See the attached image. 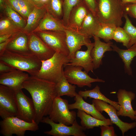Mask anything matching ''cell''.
Masks as SVG:
<instances>
[{
	"label": "cell",
	"mask_w": 136,
	"mask_h": 136,
	"mask_svg": "<svg viewBox=\"0 0 136 136\" xmlns=\"http://www.w3.org/2000/svg\"><path fill=\"white\" fill-rule=\"evenodd\" d=\"M47 12L45 7L41 8L35 7L29 15L22 31L28 36L32 33L38 26Z\"/></svg>",
	"instance_id": "cell-21"
},
{
	"label": "cell",
	"mask_w": 136,
	"mask_h": 136,
	"mask_svg": "<svg viewBox=\"0 0 136 136\" xmlns=\"http://www.w3.org/2000/svg\"><path fill=\"white\" fill-rule=\"evenodd\" d=\"M78 94L85 99L89 97L90 98L101 100L113 106L117 111L120 109V106L118 102L112 101L107 98L100 92V88L98 85H96L91 90L80 91Z\"/></svg>",
	"instance_id": "cell-28"
},
{
	"label": "cell",
	"mask_w": 136,
	"mask_h": 136,
	"mask_svg": "<svg viewBox=\"0 0 136 136\" xmlns=\"http://www.w3.org/2000/svg\"><path fill=\"white\" fill-rule=\"evenodd\" d=\"M33 3L35 7L41 8L45 6H44L42 3L41 0H30Z\"/></svg>",
	"instance_id": "cell-42"
},
{
	"label": "cell",
	"mask_w": 136,
	"mask_h": 136,
	"mask_svg": "<svg viewBox=\"0 0 136 136\" xmlns=\"http://www.w3.org/2000/svg\"><path fill=\"white\" fill-rule=\"evenodd\" d=\"M64 31L66 35L67 46L69 51V54L67 56L69 62L74 57L76 51L80 49L83 46L87 47L91 42L90 38L78 31L66 27Z\"/></svg>",
	"instance_id": "cell-13"
},
{
	"label": "cell",
	"mask_w": 136,
	"mask_h": 136,
	"mask_svg": "<svg viewBox=\"0 0 136 136\" xmlns=\"http://www.w3.org/2000/svg\"><path fill=\"white\" fill-rule=\"evenodd\" d=\"M82 2V0H64L62 21L65 27L68 26L69 17L71 11L74 7Z\"/></svg>",
	"instance_id": "cell-34"
},
{
	"label": "cell",
	"mask_w": 136,
	"mask_h": 136,
	"mask_svg": "<svg viewBox=\"0 0 136 136\" xmlns=\"http://www.w3.org/2000/svg\"><path fill=\"white\" fill-rule=\"evenodd\" d=\"M0 133L4 136H24L27 131H35L39 129L35 121L28 122L16 116L7 117L0 122Z\"/></svg>",
	"instance_id": "cell-5"
},
{
	"label": "cell",
	"mask_w": 136,
	"mask_h": 136,
	"mask_svg": "<svg viewBox=\"0 0 136 136\" xmlns=\"http://www.w3.org/2000/svg\"><path fill=\"white\" fill-rule=\"evenodd\" d=\"M124 17L125 19V22L123 28L128 33L130 38L128 48L133 45H136V27L132 24L128 15L125 13Z\"/></svg>",
	"instance_id": "cell-36"
},
{
	"label": "cell",
	"mask_w": 136,
	"mask_h": 136,
	"mask_svg": "<svg viewBox=\"0 0 136 136\" xmlns=\"http://www.w3.org/2000/svg\"><path fill=\"white\" fill-rule=\"evenodd\" d=\"M68 101L60 97L54 98L49 113V117L55 122L67 125H72L76 119L75 112L69 109Z\"/></svg>",
	"instance_id": "cell-6"
},
{
	"label": "cell",
	"mask_w": 136,
	"mask_h": 136,
	"mask_svg": "<svg viewBox=\"0 0 136 136\" xmlns=\"http://www.w3.org/2000/svg\"><path fill=\"white\" fill-rule=\"evenodd\" d=\"M116 27L113 24L100 23V26L94 36L108 42L112 39L113 33Z\"/></svg>",
	"instance_id": "cell-30"
},
{
	"label": "cell",
	"mask_w": 136,
	"mask_h": 136,
	"mask_svg": "<svg viewBox=\"0 0 136 136\" xmlns=\"http://www.w3.org/2000/svg\"><path fill=\"white\" fill-rule=\"evenodd\" d=\"M92 102V104L98 111L101 113L104 111L108 114L113 123L115 124L121 131L123 136L124 135L125 132L136 127L135 121L128 123L121 120L117 114V110L112 105L98 99H94Z\"/></svg>",
	"instance_id": "cell-12"
},
{
	"label": "cell",
	"mask_w": 136,
	"mask_h": 136,
	"mask_svg": "<svg viewBox=\"0 0 136 136\" xmlns=\"http://www.w3.org/2000/svg\"><path fill=\"white\" fill-rule=\"evenodd\" d=\"M66 27L61 20L54 17L47 11L40 24L33 32L44 30L64 31Z\"/></svg>",
	"instance_id": "cell-23"
},
{
	"label": "cell",
	"mask_w": 136,
	"mask_h": 136,
	"mask_svg": "<svg viewBox=\"0 0 136 136\" xmlns=\"http://www.w3.org/2000/svg\"><path fill=\"white\" fill-rule=\"evenodd\" d=\"M69 83L64 74L60 81L56 83V97L66 95L73 97L76 96L78 93L76 91V86Z\"/></svg>",
	"instance_id": "cell-29"
},
{
	"label": "cell",
	"mask_w": 136,
	"mask_h": 136,
	"mask_svg": "<svg viewBox=\"0 0 136 136\" xmlns=\"http://www.w3.org/2000/svg\"><path fill=\"white\" fill-rule=\"evenodd\" d=\"M82 0L89 10L93 15L96 16V12L97 7L96 0Z\"/></svg>",
	"instance_id": "cell-39"
},
{
	"label": "cell",
	"mask_w": 136,
	"mask_h": 136,
	"mask_svg": "<svg viewBox=\"0 0 136 136\" xmlns=\"http://www.w3.org/2000/svg\"><path fill=\"white\" fill-rule=\"evenodd\" d=\"M89 11L83 2L75 6L69 14L67 27L78 31Z\"/></svg>",
	"instance_id": "cell-20"
},
{
	"label": "cell",
	"mask_w": 136,
	"mask_h": 136,
	"mask_svg": "<svg viewBox=\"0 0 136 136\" xmlns=\"http://www.w3.org/2000/svg\"><path fill=\"white\" fill-rule=\"evenodd\" d=\"M74 100L75 102L74 103L69 104L68 108L70 110L77 109L84 111L99 119L103 120L107 119L96 109L93 105L85 102L78 94L75 97Z\"/></svg>",
	"instance_id": "cell-22"
},
{
	"label": "cell",
	"mask_w": 136,
	"mask_h": 136,
	"mask_svg": "<svg viewBox=\"0 0 136 136\" xmlns=\"http://www.w3.org/2000/svg\"><path fill=\"white\" fill-rule=\"evenodd\" d=\"M113 50L117 52L124 64L125 72L129 75H131L132 71L130 67L132 60L136 56V45H132L127 49L120 48L116 45H111Z\"/></svg>",
	"instance_id": "cell-25"
},
{
	"label": "cell",
	"mask_w": 136,
	"mask_h": 136,
	"mask_svg": "<svg viewBox=\"0 0 136 136\" xmlns=\"http://www.w3.org/2000/svg\"><path fill=\"white\" fill-rule=\"evenodd\" d=\"M0 61L15 69L27 72L32 76H36L42 64L41 61L33 55H24L6 50L0 55Z\"/></svg>",
	"instance_id": "cell-3"
},
{
	"label": "cell",
	"mask_w": 136,
	"mask_h": 136,
	"mask_svg": "<svg viewBox=\"0 0 136 136\" xmlns=\"http://www.w3.org/2000/svg\"><path fill=\"white\" fill-rule=\"evenodd\" d=\"M124 4H136V0H121Z\"/></svg>",
	"instance_id": "cell-44"
},
{
	"label": "cell",
	"mask_w": 136,
	"mask_h": 136,
	"mask_svg": "<svg viewBox=\"0 0 136 136\" xmlns=\"http://www.w3.org/2000/svg\"><path fill=\"white\" fill-rule=\"evenodd\" d=\"M43 5L44 6H46L48 3L49 0H41Z\"/></svg>",
	"instance_id": "cell-45"
},
{
	"label": "cell",
	"mask_w": 136,
	"mask_h": 136,
	"mask_svg": "<svg viewBox=\"0 0 136 136\" xmlns=\"http://www.w3.org/2000/svg\"><path fill=\"white\" fill-rule=\"evenodd\" d=\"M10 5L27 21L35 6L30 0H7Z\"/></svg>",
	"instance_id": "cell-27"
},
{
	"label": "cell",
	"mask_w": 136,
	"mask_h": 136,
	"mask_svg": "<svg viewBox=\"0 0 136 136\" xmlns=\"http://www.w3.org/2000/svg\"><path fill=\"white\" fill-rule=\"evenodd\" d=\"M125 13L136 19V4H125Z\"/></svg>",
	"instance_id": "cell-38"
},
{
	"label": "cell",
	"mask_w": 136,
	"mask_h": 136,
	"mask_svg": "<svg viewBox=\"0 0 136 136\" xmlns=\"http://www.w3.org/2000/svg\"><path fill=\"white\" fill-rule=\"evenodd\" d=\"M28 41V36L22 31L18 33L9 43L6 50L24 55H33L29 50Z\"/></svg>",
	"instance_id": "cell-18"
},
{
	"label": "cell",
	"mask_w": 136,
	"mask_h": 136,
	"mask_svg": "<svg viewBox=\"0 0 136 136\" xmlns=\"http://www.w3.org/2000/svg\"><path fill=\"white\" fill-rule=\"evenodd\" d=\"M19 32L14 35L6 41L0 43V55H1L3 54L6 50V47L9 43Z\"/></svg>",
	"instance_id": "cell-41"
},
{
	"label": "cell",
	"mask_w": 136,
	"mask_h": 136,
	"mask_svg": "<svg viewBox=\"0 0 136 136\" xmlns=\"http://www.w3.org/2000/svg\"><path fill=\"white\" fill-rule=\"evenodd\" d=\"M22 31L7 17L1 18L0 20V36L14 35Z\"/></svg>",
	"instance_id": "cell-32"
},
{
	"label": "cell",
	"mask_w": 136,
	"mask_h": 136,
	"mask_svg": "<svg viewBox=\"0 0 136 136\" xmlns=\"http://www.w3.org/2000/svg\"><path fill=\"white\" fill-rule=\"evenodd\" d=\"M64 0H49L46 6L48 12L54 17L62 20L63 16Z\"/></svg>",
	"instance_id": "cell-33"
},
{
	"label": "cell",
	"mask_w": 136,
	"mask_h": 136,
	"mask_svg": "<svg viewBox=\"0 0 136 136\" xmlns=\"http://www.w3.org/2000/svg\"><path fill=\"white\" fill-rule=\"evenodd\" d=\"M41 122L48 124L51 127V130L44 132L47 135L53 136H86L84 132L86 129L78 123L76 119L70 126L55 122L48 116L44 117Z\"/></svg>",
	"instance_id": "cell-9"
},
{
	"label": "cell",
	"mask_w": 136,
	"mask_h": 136,
	"mask_svg": "<svg viewBox=\"0 0 136 136\" xmlns=\"http://www.w3.org/2000/svg\"><path fill=\"white\" fill-rule=\"evenodd\" d=\"M64 67L63 74L68 82L79 87L85 86L90 87L92 83L105 82L98 78L91 77L85 71H82L83 68L81 66L66 65Z\"/></svg>",
	"instance_id": "cell-8"
},
{
	"label": "cell",
	"mask_w": 136,
	"mask_h": 136,
	"mask_svg": "<svg viewBox=\"0 0 136 136\" xmlns=\"http://www.w3.org/2000/svg\"><path fill=\"white\" fill-rule=\"evenodd\" d=\"M13 35H14L9 34L0 36V43L6 41Z\"/></svg>",
	"instance_id": "cell-43"
},
{
	"label": "cell",
	"mask_w": 136,
	"mask_h": 136,
	"mask_svg": "<svg viewBox=\"0 0 136 136\" xmlns=\"http://www.w3.org/2000/svg\"><path fill=\"white\" fill-rule=\"evenodd\" d=\"M4 7V11L7 17L17 26L22 30L25 26L26 21L9 4H6Z\"/></svg>",
	"instance_id": "cell-31"
},
{
	"label": "cell",
	"mask_w": 136,
	"mask_h": 136,
	"mask_svg": "<svg viewBox=\"0 0 136 136\" xmlns=\"http://www.w3.org/2000/svg\"><path fill=\"white\" fill-rule=\"evenodd\" d=\"M15 69L9 65L0 61V74L7 73Z\"/></svg>",
	"instance_id": "cell-40"
},
{
	"label": "cell",
	"mask_w": 136,
	"mask_h": 136,
	"mask_svg": "<svg viewBox=\"0 0 136 136\" xmlns=\"http://www.w3.org/2000/svg\"><path fill=\"white\" fill-rule=\"evenodd\" d=\"M96 16L100 23L121 26L125 14V5L121 0H96Z\"/></svg>",
	"instance_id": "cell-2"
},
{
	"label": "cell",
	"mask_w": 136,
	"mask_h": 136,
	"mask_svg": "<svg viewBox=\"0 0 136 136\" xmlns=\"http://www.w3.org/2000/svg\"><path fill=\"white\" fill-rule=\"evenodd\" d=\"M101 129V136H115L113 127L109 125H103L99 126Z\"/></svg>",
	"instance_id": "cell-37"
},
{
	"label": "cell",
	"mask_w": 136,
	"mask_h": 136,
	"mask_svg": "<svg viewBox=\"0 0 136 136\" xmlns=\"http://www.w3.org/2000/svg\"><path fill=\"white\" fill-rule=\"evenodd\" d=\"M4 0H0V5L1 9L4 7Z\"/></svg>",
	"instance_id": "cell-46"
},
{
	"label": "cell",
	"mask_w": 136,
	"mask_h": 136,
	"mask_svg": "<svg viewBox=\"0 0 136 136\" xmlns=\"http://www.w3.org/2000/svg\"><path fill=\"white\" fill-rule=\"evenodd\" d=\"M134 120L136 122V109L135 110V119Z\"/></svg>",
	"instance_id": "cell-47"
},
{
	"label": "cell",
	"mask_w": 136,
	"mask_h": 136,
	"mask_svg": "<svg viewBox=\"0 0 136 136\" xmlns=\"http://www.w3.org/2000/svg\"><path fill=\"white\" fill-rule=\"evenodd\" d=\"M77 114L81 120V125L85 129H92L94 127L103 125H111L113 124L110 119L99 120L80 110H78Z\"/></svg>",
	"instance_id": "cell-26"
},
{
	"label": "cell",
	"mask_w": 136,
	"mask_h": 136,
	"mask_svg": "<svg viewBox=\"0 0 136 136\" xmlns=\"http://www.w3.org/2000/svg\"><path fill=\"white\" fill-rule=\"evenodd\" d=\"M94 45L91 50L90 55L92 58L94 69L98 68L102 64V59L105 53L113 50L111 45L113 44L111 41L105 43L101 41L100 38L94 36Z\"/></svg>",
	"instance_id": "cell-19"
},
{
	"label": "cell",
	"mask_w": 136,
	"mask_h": 136,
	"mask_svg": "<svg viewBox=\"0 0 136 136\" xmlns=\"http://www.w3.org/2000/svg\"><path fill=\"white\" fill-rule=\"evenodd\" d=\"M24 72L16 69L7 73L0 74V84L15 91L22 89L23 83L29 76Z\"/></svg>",
	"instance_id": "cell-16"
},
{
	"label": "cell",
	"mask_w": 136,
	"mask_h": 136,
	"mask_svg": "<svg viewBox=\"0 0 136 136\" xmlns=\"http://www.w3.org/2000/svg\"><path fill=\"white\" fill-rule=\"evenodd\" d=\"M94 43H91L86 47L85 51L78 50L75 52L73 58L64 65H66L82 67L84 71L88 73L90 71L93 72L94 69L93 60L90 55L91 49L93 47Z\"/></svg>",
	"instance_id": "cell-17"
},
{
	"label": "cell",
	"mask_w": 136,
	"mask_h": 136,
	"mask_svg": "<svg viewBox=\"0 0 136 136\" xmlns=\"http://www.w3.org/2000/svg\"><path fill=\"white\" fill-rule=\"evenodd\" d=\"M15 96L17 110L16 116L28 122L35 121L36 111L32 99L27 96L22 89L15 91Z\"/></svg>",
	"instance_id": "cell-11"
},
{
	"label": "cell",
	"mask_w": 136,
	"mask_h": 136,
	"mask_svg": "<svg viewBox=\"0 0 136 136\" xmlns=\"http://www.w3.org/2000/svg\"><path fill=\"white\" fill-rule=\"evenodd\" d=\"M100 24V22L97 17L89 11L78 31L91 38L94 36Z\"/></svg>",
	"instance_id": "cell-24"
},
{
	"label": "cell",
	"mask_w": 136,
	"mask_h": 136,
	"mask_svg": "<svg viewBox=\"0 0 136 136\" xmlns=\"http://www.w3.org/2000/svg\"><path fill=\"white\" fill-rule=\"evenodd\" d=\"M112 39L117 42L122 43L124 46L128 48L130 37L126 31L120 26L116 27L113 33Z\"/></svg>",
	"instance_id": "cell-35"
},
{
	"label": "cell",
	"mask_w": 136,
	"mask_h": 136,
	"mask_svg": "<svg viewBox=\"0 0 136 136\" xmlns=\"http://www.w3.org/2000/svg\"><path fill=\"white\" fill-rule=\"evenodd\" d=\"M118 103L120 106L119 111H117L118 116L129 117L132 120L135 119V110L133 109L131 102L135 97V94L131 91L120 89L117 93Z\"/></svg>",
	"instance_id": "cell-15"
},
{
	"label": "cell",
	"mask_w": 136,
	"mask_h": 136,
	"mask_svg": "<svg viewBox=\"0 0 136 136\" xmlns=\"http://www.w3.org/2000/svg\"><path fill=\"white\" fill-rule=\"evenodd\" d=\"M17 107L15 91L0 85V116L3 119L16 116Z\"/></svg>",
	"instance_id": "cell-10"
},
{
	"label": "cell",
	"mask_w": 136,
	"mask_h": 136,
	"mask_svg": "<svg viewBox=\"0 0 136 136\" xmlns=\"http://www.w3.org/2000/svg\"><path fill=\"white\" fill-rule=\"evenodd\" d=\"M35 32L48 46L55 52L66 56L69 54L65 33L64 31L44 30Z\"/></svg>",
	"instance_id": "cell-7"
},
{
	"label": "cell",
	"mask_w": 136,
	"mask_h": 136,
	"mask_svg": "<svg viewBox=\"0 0 136 136\" xmlns=\"http://www.w3.org/2000/svg\"><path fill=\"white\" fill-rule=\"evenodd\" d=\"M41 61V68L35 77L56 83L63 75L64 65L69 62L67 56L56 52L50 58Z\"/></svg>",
	"instance_id": "cell-4"
},
{
	"label": "cell",
	"mask_w": 136,
	"mask_h": 136,
	"mask_svg": "<svg viewBox=\"0 0 136 136\" xmlns=\"http://www.w3.org/2000/svg\"><path fill=\"white\" fill-rule=\"evenodd\" d=\"M56 83L30 76L23 83V89L30 93L35 109V121L38 124L48 114L56 97Z\"/></svg>",
	"instance_id": "cell-1"
},
{
	"label": "cell",
	"mask_w": 136,
	"mask_h": 136,
	"mask_svg": "<svg viewBox=\"0 0 136 136\" xmlns=\"http://www.w3.org/2000/svg\"><path fill=\"white\" fill-rule=\"evenodd\" d=\"M28 46L31 53L41 61L50 58L55 52L35 32L28 35Z\"/></svg>",
	"instance_id": "cell-14"
}]
</instances>
